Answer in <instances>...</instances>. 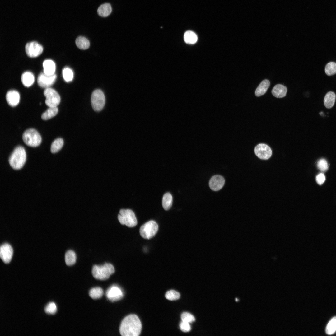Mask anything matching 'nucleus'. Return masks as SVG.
Instances as JSON below:
<instances>
[{
    "mask_svg": "<svg viewBox=\"0 0 336 336\" xmlns=\"http://www.w3.org/2000/svg\"><path fill=\"white\" fill-rule=\"evenodd\" d=\"M25 51L27 55L31 58L40 55L43 51V47L36 41L27 43L25 46Z\"/></svg>",
    "mask_w": 336,
    "mask_h": 336,
    "instance_id": "nucleus-11",
    "label": "nucleus"
},
{
    "mask_svg": "<svg viewBox=\"0 0 336 336\" xmlns=\"http://www.w3.org/2000/svg\"><path fill=\"white\" fill-rule=\"evenodd\" d=\"M254 152L256 156L262 160L269 159L272 155L271 148L267 145L260 143L257 145L254 148Z\"/></svg>",
    "mask_w": 336,
    "mask_h": 336,
    "instance_id": "nucleus-9",
    "label": "nucleus"
},
{
    "mask_svg": "<svg viewBox=\"0 0 336 336\" xmlns=\"http://www.w3.org/2000/svg\"><path fill=\"white\" fill-rule=\"evenodd\" d=\"M180 297V293L174 290H170L167 291L165 294V297L170 300H176Z\"/></svg>",
    "mask_w": 336,
    "mask_h": 336,
    "instance_id": "nucleus-33",
    "label": "nucleus"
},
{
    "mask_svg": "<svg viewBox=\"0 0 336 336\" xmlns=\"http://www.w3.org/2000/svg\"><path fill=\"white\" fill-rule=\"evenodd\" d=\"M57 78V76L54 74L51 75H47L44 72L40 73L37 79L38 85L43 88H47L53 85Z\"/></svg>",
    "mask_w": 336,
    "mask_h": 336,
    "instance_id": "nucleus-12",
    "label": "nucleus"
},
{
    "mask_svg": "<svg viewBox=\"0 0 336 336\" xmlns=\"http://www.w3.org/2000/svg\"><path fill=\"white\" fill-rule=\"evenodd\" d=\"M184 40L186 43L188 44H193L197 41L198 37L194 32L189 30L186 31L184 34Z\"/></svg>",
    "mask_w": 336,
    "mask_h": 336,
    "instance_id": "nucleus-22",
    "label": "nucleus"
},
{
    "mask_svg": "<svg viewBox=\"0 0 336 336\" xmlns=\"http://www.w3.org/2000/svg\"><path fill=\"white\" fill-rule=\"evenodd\" d=\"M142 324L138 317L131 314L122 320L119 327V332L123 336H138L141 332Z\"/></svg>",
    "mask_w": 336,
    "mask_h": 336,
    "instance_id": "nucleus-1",
    "label": "nucleus"
},
{
    "mask_svg": "<svg viewBox=\"0 0 336 336\" xmlns=\"http://www.w3.org/2000/svg\"><path fill=\"white\" fill-rule=\"evenodd\" d=\"M325 180V176L322 173L319 174L316 177V181L319 185L322 184L324 182Z\"/></svg>",
    "mask_w": 336,
    "mask_h": 336,
    "instance_id": "nucleus-37",
    "label": "nucleus"
},
{
    "mask_svg": "<svg viewBox=\"0 0 336 336\" xmlns=\"http://www.w3.org/2000/svg\"><path fill=\"white\" fill-rule=\"evenodd\" d=\"M26 160V154L24 148L22 147H16L10 155L9 162L11 166L14 169L19 170L22 167Z\"/></svg>",
    "mask_w": 336,
    "mask_h": 336,
    "instance_id": "nucleus-2",
    "label": "nucleus"
},
{
    "mask_svg": "<svg viewBox=\"0 0 336 336\" xmlns=\"http://www.w3.org/2000/svg\"><path fill=\"white\" fill-rule=\"evenodd\" d=\"M13 254V250L9 244L5 243L2 244L0 248V257L5 263H9L11 261Z\"/></svg>",
    "mask_w": 336,
    "mask_h": 336,
    "instance_id": "nucleus-13",
    "label": "nucleus"
},
{
    "mask_svg": "<svg viewBox=\"0 0 336 336\" xmlns=\"http://www.w3.org/2000/svg\"><path fill=\"white\" fill-rule=\"evenodd\" d=\"M112 10L110 4L109 3H105L99 7L97 10V12L100 16L106 17L110 14Z\"/></svg>",
    "mask_w": 336,
    "mask_h": 336,
    "instance_id": "nucleus-20",
    "label": "nucleus"
},
{
    "mask_svg": "<svg viewBox=\"0 0 336 336\" xmlns=\"http://www.w3.org/2000/svg\"><path fill=\"white\" fill-rule=\"evenodd\" d=\"M317 166L320 171L324 172L328 169V166L326 161L324 159H321L318 162Z\"/></svg>",
    "mask_w": 336,
    "mask_h": 336,
    "instance_id": "nucleus-35",
    "label": "nucleus"
},
{
    "mask_svg": "<svg viewBox=\"0 0 336 336\" xmlns=\"http://www.w3.org/2000/svg\"><path fill=\"white\" fill-rule=\"evenodd\" d=\"M105 102V98L102 91L100 89L95 90L92 93L91 97V104L94 110L96 111L101 110Z\"/></svg>",
    "mask_w": 336,
    "mask_h": 336,
    "instance_id": "nucleus-7",
    "label": "nucleus"
},
{
    "mask_svg": "<svg viewBox=\"0 0 336 336\" xmlns=\"http://www.w3.org/2000/svg\"><path fill=\"white\" fill-rule=\"evenodd\" d=\"M181 317L182 321L189 323L195 320L194 316L190 313L187 312H183L181 314Z\"/></svg>",
    "mask_w": 336,
    "mask_h": 336,
    "instance_id": "nucleus-34",
    "label": "nucleus"
},
{
    "mask_svg": "<svg viewBox=\"0 0 336 336\" xmlns=\"http://www.w3.org/2000/svg\"><path fill=\"white\" fill-rule=\"evenodd\" d=\"M6 100L8 104L11 106L17 105L20 101V96L18 92L14 90L8 91L6 95Z\"/></svg>",
    "mask_w": 336,
    "mask_h": 336,
    "instance_id": "nucleus-15",
    "label": "nucleus"
},
{
    "mask_svg": "<svg viewBox=\"0 0 336 336\" xmlns=\"http://www.w3.org/2000/svg\"><path fill=\"white\" fill-rule=\"evenodd\" d=\"M270 82L267 79L262 81L256 88L255 91V95L257 97L260 96L264 95L269 87Z\"/></svg>",
    "mask_w": 336,
    "mask_h": 336,
    "instance_id": "nucleus-18",
    "label": "nucleus"
},
{
    "mask_svg": "<svg viewBox=\"0 0 336 336\" xmlns=\"http://www.w3.org/2000/svg\"><path fill=\"white\" fill-rule=\"evenodd\" d=\"M325 72L329 76L333 75L336 73V63L330 62L328 63L325 68Z\"/></svg>",
    "mask_w": 336,
    "mask_h": 336,
    "instance_id": "nucleus-31",
    "label": "nucleus"
},
{
    "mask_svg": "<svg viewBox=\"0 0 336 336\" xmlns=\"http://www.w3.org/2000/svg\"><path fill=\"white\" fill-rule=\"evenodd\" d=\"M287 92V88L285 86L278 84L274 86L272 91V93L276 98H281L286 96Z\"/></svg>",
    "mask_w": 336,
    "mask_h": 336,
    "instance_id": "nucleus-17",
    "label": "nucleus"
},
{
    "mask_svg": "<svg viewBox=\"0 0 336 336\" xmlns=\"http://www.w3.org/2000/svg\"><path fill=\"white\" fill-rule=\"evenodd\" d=\"M180 327L181 330L184 332L189 331L191 329L189 323L183 321L180 323Z\"/></svg>",
    "mask_w": 336,
    "mask_h": 336,
    "instance_id": "nucleus-36",
    "label": "nucleus"
},
{
    "mask_svg": "<svg viewBox=\"0 0 336 336\" xmlns=\"http://www.w3.org/2000/svg\"><path fill=\"white\" fill-rule=\"evenodd\" d=\"M236 301H238V300L237 298H236Z\"/></svg>",
    "mask_w": 336,
    "mask_h": 336,
    "instance_id": "nucleus-38",
    "label": "nucleus"
},
{
    "mask_svg": "<svg viewBox=\"0 0 336 336\" xmlns=\"http://www.w3.org/2000/svg\"><path fill=\"white\" fill-rule=\"evenodd\" d=\"M65 259L67 265H73L75 264L76 260V256L75 252L71 250L68 251L65 254Z\"/></svg>",
    "mask_w": 336,
    "mask_h": 336,
    "instance_id": "nucleus-26",
    "label": "nucleus"
},
{
    "mask_svg": "<svg viewBox=\"0 0 336 336\" xmlns=\"http://www.w3.org/2000/svg\"><path fill=\"white\" fill-rule=\"evenodd\" d=\"M105 295L109 301L112 302L120 300L124 296L122 289L116 285L109 287L107 290Z\"/></svg>",
    "mask_w": 336,
    "mask_h": 336,
    "instance_id": "nucleus-10",
    "label": "nucleus"
},
{
    "mask_svg": "<svg viewBox=\"0 0 336 336\" xmlns=\"http://www.w3.org/2000/svg\"><path fill=\"white\" fill-rule=\"evenodd\" d=\"M336 330V316L332 318L329 321L326 328V332L329 335L334 334Z\"/></svg>",
    "mask_w": 336,
    "mask_h": 336,
    "instance_id": "nucleus-29",
    "label": "nucleus"
},
{
    "mask_svg": "<svg viewBox=\"0 0 336 336\" xmlns=\"http://www.w3.org/2000/svg\"><path fill=\"white\" fill-rule=\"evenodd\" d=\"M172 203V197L169 193L165 194L163 197L162 205L164 210H168L171 208Z\"/></svg>",
    "mask_w": 336,
    "mask_h": 336,
    "instance_id": "nucleus-24",
    "label": "nucleus"
},
{
    "mask_svg": "<svg viewBox=\"0 0 336 336\" xmlns=\"http://www.w3.org/2000/svg\"><path fill=\"white\" fill-rule=\"evenodd\" d=\"M62 75L63 79L67 82L72 81L73 77L72 70L69 68L65 67L62 70Z\"/></svg>",
    "mask_w": 336,
    "mask_h": 336,
    "instance_id": "nucleus-30",
    "label": "nucleus"
},
{
    "mask_svg": "<svg viewBox=\"0 0 336 336\" xmlns=\"http://www.w3.org/2000/svg\"><path fill=\"white\" fill-rule=\"evenodd\" d=\"M58 109L57 107H49L43 113L41 118L44 120H48L55 116L58 113Z\"/></svg>",
    "mask_w": 336,
    "mask_h": 336,
    "instance_id": "nucleus-25",
    "label": "nucleus"
},
{
    "mask_svg": "<svg viewBox=\"0 0 336 336\" xmlns=\"http://www.w3.org/2000/svg\"><path fill=\"white\" fill-rule=\"evenodd\" d=\"M43 66L44 72L45 74L51 75L55 74L56 66L53 60L50 59L44 60L43 62Z\"/></svg>",
    "mask_w": 336,
    "mask_h": 336,
    "instance_id": "nucleus-16",
    "label": "nucleus"
},
{
    "mask_svg": "<svg viewBox=\"0 0 336 336\" xmlns=\"http://www.w3.org/2000/svg\"><path fill=\"white\" fill-rule=\"evenodd\" d=\"M225 182V179L222 176L219 175H216L212 176L210 179L209 185L212 190L217 191L223 187Z\"/></svg>",
    "mask_w": 336,
    "mask_h": 336,
    "instance_id": "nucleus-14",
    "label": "nucleus"
},
{
    "mask_svg": "<svg viewBox=\"0 0 336 336\" xmlns=\"http://www.w3.org/2000/svg\"><path fill=\"white\" fill-rule=\"evenodd\" d=\"M57 307L55 303L51 302L48 303L44 308V311L47 314L54 315L57 311Z\"/></svg>",
    "mask_w": 336,
    "mask_h": 336,
    "instance_id": "nucleus-32",
    "label": "nucleus"
},
{
    "mask_svg": "<svg viewBox=\"0 0 336 336\" xmlns=\"http://www.w3.org/2000/svg\"><path fill=\"white\" fill-rule=\"evenodd\" d=\"M76 44L77 46L82 49H86L90 46V42L86 38L83 36H79L76 40Z\"/></svg>",
    "mask_w": 336,
    "mask_h": 336,
    "instance_id": "nucleus-23",
    "label": "nucleus"
},
{
    "mask_svg": "<svg viewBox=\"0 0 336 336\" xmlns=\"http://www.w3.org/2000/svg\"><path fill=\"white\" fill-rule=\"evenodd\" d=\"M335 99L336 95L334 92L332 91L328 92L324 99V103L325 107L328 109L332 108L334 104Z\"/></svg>",
    "mask_w": 336,
    "mask_h": 336,
    "instance_id": "nucleus-21",
    "label": "nucleus"
},
{
    "mask_svg": "<svg viewBox=\"0 0 336 336\" xmlns=\"http://www.w3.org/2000/svg\"><path fill=\"white\" fill-rule=\"evenodd\" d=\"M22 139L27 145L36 147L41 143V137L39 133L35 129L30 128L26 130L23 133Z\"/></svg>",
    "mask_w": 336,
    "mask_h": 336,
    "instance_id": "nucleus-5",
    "label": "nucleus"
},
{
    "mask_svg": "<svg viewBox=\"0 0 336 336\" xmlns=\"http://www.w3.org/2000/svg\"><path fill=\"white\" fill-rule=\"evenodd\" d=\"M89 295L92 298L96 299L100 298L103 294V291L100 287H94L89 291Z\"/></svg>",
    "mask_w": 336,
    "mask_h": 336,
    "instance_id": "nucleus-28",
    "label": "nucleus"
},
{
    "mask_svg": "<svg viewBox=\"0 0 336 336\" xmlns=\"http://www.w3.org/2000/svg\"><path fill=\"white\" fill-rule=\"evenodd\" d=\"M21 80L23 85L26 87L31 86L34 82L35 78L33 74L30 72H26L21 76Z\"/></svg>",
    "mask_w": 336,
    "mask_h": 336,
    "instance_id": "nucleus-19",
    "label": "nucleus"
},
{
    "mask_svg": "<svg viewBox=\"0 0 336 336\" xmlns=\"http://www.w3.org/2000/svg\"><path fill=\"white\" fill-rule=\"evenodd\" d=\"M115 272L113 266L111 264L105 263L103 265H94L92 267V273L96 279L101 280L108 279L111 275Z\"/></svg>",
    "mask_w": 336,
    "mask_h": 336,
    "instance_id": "nucleus-3",
    "label": "nucleus"
},
{
    "mask_svg": "<svg viewBox=\"0 0 336 336\" xmlns=\"http://www.w3.org/2000/svg\"><path fill=\"white\" fill-rule=\"evenodd\" d=\"M118 218L121 224L125 225L129 227L135 226L137 224V221L134 213L129 209H121Z\"/></svg>",
    "mask_w": 336,
    "mask_h": 336,
    "instance_id": "nucleus-4",
    "label": "nucleus"
},
{
    "mask_svg": "<svg viewBox=\"0 0 336 336\" xmlns=\"http://www.w3.org/2000/svg\"><path fill=\"white\" fill-rule=\"evenodd\" d=\"M46 97L45 103L49 107H56L60 102V97L57 92L51 88H46L44 91Z\"/></svg>",
    "mask_w": 336,
    "mask_h": 336,
    "instance_id": "nucleus-8",
    "label": "nucleus"
},
{
    "mask_svg": "<svg viewBox=\"0 0 336 336\" xmlns=\"http://www.w3.org/2000/svg\"><path fill=\"white\" fill-rule=\"evenodd\" d=\"M64 143L63 140L62 138H59L55 140L52 143L50 151L52 153L58 152L62 148Z\"/></svg>",
    "mask_w": 336,
    "mask_h": 336,
    "instance_id": "nucleus-27",
    "label": "nucleus"
},
{
    "mask_svg": "<svg viewBox=\"0 0 336 336\" xmlns=\"http://www.w3.org/2000/svg\"><path fill=\"white\" fill-rule=\"evenodd\" d=\"M158 229V226L156 222L154 221L151 220L141 226L139 233L142 237L149 239L154 236Z\"/></svg>",
    "mask_w": 336,
    "mask_h": 336,
    "instance_id": "nucleus-6",
    "label": "nucleus"
}]
</instances>
